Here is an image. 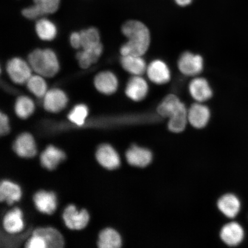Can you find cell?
Returning <instances> with one entry per match:
<instances>
[{"label":"cell","mask_w":248,"mask_h":248,"mask_svg":"<svg viewBox=\"0 0 248 248\" xmlns=\"http://www.w3.org/2000/svg\"><path fill=\"white\" fill-rule=\"evenodd\" d=\"M122 32L128 39L120 48L122 56L144 55L151 43L150 31L144 23L138 20H130L123 25Z\"/></svg>","instance_id":"1"},{"label":"cell","mask_w":248,"mask_h":248,"mask_svg":"<svg viewBox=\"0 0 248 248\" xmlns=\"http://www.w3.org/2000/svg\"><path fill=\"white\" fill-rule=\"evenodd\" d=\"M32 69L43 77H53L60 70V63L55 52L51 49H36L29 55Z\"/></svg>","instance_id":"2"},{"label":"cell","mask_w":248,"mask_h":248,"mask_svg":"<svg viewBox=\"0 0 248 248\" xmlns=\"http://www.w3.org/2000/svg\"><path fill=\"white\" fill-rule=\"evenodd\" d=\"M7 71L12 81L18 85L27 83L32 76V68L29 63L20 58H12L8 61Z\"/></svg>","instance_id":"3"},{"label":"cell","mask_w":248,"mask_h":248,"mask_svg":"<svg viewBox=\"0 0 248 248\" xmlns=\"http://www.w3.org/2000/svg\"><path fill=\"white\" fill-rule=\"evenodd\" d=\"M178 69L182 74L187 77H195L203 69V60L201 55L185 52L179 57Z\"/></svg>","instance_id":"4"},{"label":"cell","mask_w":248,"mask_h":248,"mask_svg":"<svg viewBox=\"0 0 248 248\" xmlns=\"http://www.w3.org/2000/svg\"><path fill=\"white\" fill-rule=\"evenodd\" d=\"M126 159L130 165L143 169L152 163L153 155L149 149L133 145L126 151Z\"/></svg>","instance_id":"5"},{"label":"cell","mask_w":248,"mask_h":248,"mask_svg":"<svg viewBox=\"0 0 248 248\" xmlns=\"http://www.w3.org/2000/svg\"><path fill=\"white\" fill-rule=\"evenodd\" d=\"M63 217L66 225L73 230H80L84 228L89 221L88 212L84 209L77 210L73 204L65 209Z\"/></svg>","instance_id":"6"},{"label":"cell","mask_w":248,"mask_h":248,"mask_svg":"<svg viewBox=\"0 0 248 248\" xmlns=\"http://www.w3.org/2000/svg\"><path fill=\"white\" fill-rule=\"evenodd\" d=\"M211 117L209 108L201 102L191 105L188 109L189 124L196 129H202L208 124Z\"/></svg>","instance_id":"7"},{"label":"cell","mask_w":248,"mask_h":248,"mask_svg":"<svg viewBox=\"0 0 248 248\" xmlns=\"http://www.w3.org/2000/svg\"><path fill=\"white\" fill-rule=\"evenodd\" d=\"M43 98V106L51 113L60 112L66 108L68 103L66 93L58 88L49 90Z\"/></svg>","instance_id":"8"},{"label":"cell","mask_w":248,"mask_h":248,"mask_svg":"<svg viewBox=\"0 0 248 248\" xmlns=\"http://www.w3.org/2000/svg\"><path fill=\"white\" fill-rule=\"evenodd\" d=\"M146 73L149 79L156 85L166 84L170 79L169 67L162 60L152 61L147 66Z\"/></svg>","instance_id":"9"},{"label":"cell","mask_w":248,"mask_h":248,"mask_svg":"<svg viewBox=\"0 0 248 248\" xmlns=\"http://www.w3.org/2000/svg\"><path fill=\"white\" fill-rule=\"evenodd\" d=\"M149 87L142 76H133L129 80L125 89V94L131 100L139 102L147 97Z\"/></svg>","instance_id":"10"},{"label":"cell","mask_w":248,"mask_h":248,"mask_svg":"<svg viewBox=\"0 0 248 248\" xmlns=\"http://www.w3.org/2000/svg\"><path fill=\"white\" fill-rule=\"evenodd\" d=\"M188 91L191 97L201 103L208 101L213 96L212 89L204 78L197 77L192 79L188 86Z\"/></svg>","instance_id":"11"},{"label":"cell","mask_w":248,"mask_h":248,"mask_svg":"<svg viewBox=\"0 0 248 248\" xmlns=\"http://www.w3.org/2000/svg\"><path fill=\"white\" fill-rule=\"evenodd\" d=\"M244 231L243 227L237 222H232L225 225L220 232V238L224 243L230 247H235L243 241Z\"/></svg>","instance_id":"12"},{"label":"cell","mask_w":248,"mask_h":248,"mask_svg":"<svg viewBox=\"0 0 248 248\" xmlns=\"http://www.w3.org/2000/svg\"><path fill=\"white\" fill-rule=\"evenodd\" d=\"M94 85L102 94L111 95L117 91L119 80L115 74L109 71H102L94 78Z\"/></svg>","instance_id":"13"},{"label":"cell","mask_w":248,"mask_h":248,"mask_svg":"<svg viewBox=\"0 0 248 248\" xmlns=\"http://www.w3.org/2000/svg\"><path fill=\"white\" fill-rule=\"evenodd\" d=\"M96 158L101 166L108 170H114L120 166V158L116 151L108 144H102L96 153Z\"/></svg>","instance_id":"14"},{"label":"cell","mask_w":248,"mask_h":248,"mask_svg":"<svg viewBox=\"0 0 248 248\" xmlns=\"http://www.w3.org/2000/svg\"><path fill=\"white\" fill-rule=\"evenodd\" d=\"M14 150L20 157L30 158L35 156L37 151L33 136L29 133L21 134L15 141Z\"/></svg>","instance_id":"15"},{"label":"cell","mask_w":248,"mask_h":248,"mask_svg":"<svg viewBox=\"0 0 248 248\" xmlns=\"http://www.w3.org/2000/svg\"><path fill=\"white\" fill-rule=\"evenodd\" d=\"M217 207L223 215L229 218H234L239 213L241 203L234 194H226L217 202Z\"/></svg>","instance_id":"16"},{"label":"cell","mask_w":248,"mask_h":248,"mask_svg":"<svg viewBox=\"0 0 248 248\" xmlns=\"http://www.w3.org/2000/svg\"><path fill=\"white\" fill-rule=\"evenodd\" d=\"M33 201L40 212L51 215L57 209V198L52 192L39 191L34 195Z\"/></svg>","instance_id":"17"},{"label":"cell","mask_w":248,"mask_h":248,"mask_svg":"<svg viewBox=\"0 0 248 248\" xmlns=\"http://www.w3.org/2000/svg\"><path fill=\"white\" fill-rule=\"evenodd\" d=\"M120 62L123 69L133 76H142L146 73L147 64L141 56H122Z\"/></svg>","instance_id":"18"},{"label":"cell","mask_w":248,"mask_h":248,"mask_svg":"<svg viewBox=\"0 0 248 248\" xmlns=\"http://www.w3.org/2000/svg\"><path fill=\"white\" fill-rule=\"evenodd\" d=\"M66 158L63 151L49 145L40 155V162L42 165L49 170H53L57 168L62 161Z\"/></svg>","instance_id":"19"},{"label":"cell","mask_w":248,"mask_h":248,"mask_svg":"<svg viewBox=\"0 0 248 248\" xmlns=\"http://www.w3.org/2000/svg\"><path fill=\"white\" fill-rule=\"evenodd\" d=\"M33 234L41 237L45 241L46 248H61L64 246L63 237L57 229L40 228L36 229Z\"/></svg>","instance_id":"20"},{"label":"cell","mask_w":248,"mask_h":248,"mask_svg":"<svg viewBox=\"0 0 248 248\" xmlns=\"http://www.w3.org/2000/svg\"><path fill=\"white\" fill-rule=\"evenodd\" d=\"M184 105L177 96L169 94L160 102L157 108V112L161 117L169 119Z\"/></svg>","instance_id":"21"},{"label":"cell","mask_w":248,"mask_h":248,"mask_svg":"<svg viewBox=\"0 0 248 248\" xmlns=\"http://www.w3.org/2000/svg\"><path fill=\"white\" fill-rule=\"evenodd\" d=\"M5 230L10 233H17L23 230V213L20 209L15 208L9 212L3 220Z\"/></svg>","instance_id":"22"},{"label":"cell","mask_w":248,"mask_h":248,"mask_svg":"<svg viewBox=\"0 0 248 248\" xmlns=\"http://www.w3.org/2000/svg\"><path fill=\"white\" fill-rule=\"evenodd\" d=\"M188 123V110L184 105L169 118L167 126L170 132L179 133L185 131Z\"/></svg>","instance_id":"23"},{"label":"cell","mask_w":248,"mask_h":248,"mask_svg":"<svg viewBox=\"0 0 248 248\" xmlns=\"http://www.w3.org/2000/svg\"><path fill=\"white\" fill-rule=\"evenodd\" d=\"M21 197L20 187L10 181H4L0 185V200L8 204H13L20 200Z\"/></svg>","instance_id":"24"},{"label":"cell","mask_w":248,"mask_h":248,"mask_svg":"<svg viewBox=\"0 0 248 248\" xmlns=\"http://www.w3.org/2000/svg\"><path fill=\"white\" fill-rule=\"evenodd\" d=\"M122 245V237L113 229H105L99 235L98 246L101 248H119Z\"/></svg>","instance_id":"25"},{"label":"cell","mask_w":248,"mask_h":248,"mask_svg":"<svg viewBox=\"0 0 248 248\" xmlns=\"http://www.w3.org/2000/svg\"><path fill=\"white\" fill-rule=\"evenodd\" d=\"M35 29L39 38L44 41H51L57 36V27L46 18H41L37 21Z\"/></svg>","instance_id":"26"},{"label":"cell","mask_w":248,"mask_h":248,"mask_svg":"<svg viewBox=\"0 0 248 248\" xmlns=\"http://www.w3.org/2000/svg\"><path fill=\"white\" fill-rule=\"evenodd\" d=\"M35 108V105L33 100L27 96H20L15 105V113L21 119H27L32 115Z\"/></svg>","instance_id":"27"},{"label":"cell","mask_w":248,"mask_h":248,"mask_svg":"<svg viewBox=\"0 0 248 248\" xmlns=\"http://www.w3.org/2000/svg\"><path fill=\"white\" fill-rule=\"evenodd\" d=\"M26 83L29 91L37 97L43 98L47 92L46 80L39 74L31 76Z\"/></svg>","instance_id":"28"},{"label":"cell","mask_w":248,"mask_h":248,"mask_svg":"<svg viewBox=\"0 0 248 248\" xmlns=\"http://www.w3.org/2000/svg\"><path fill=\"white\" fill-rule=\"evenodd\" d=\"M83 49H89L100 45V35L97 29L89 28L80 32Z\"/></svg>","instance_id":"29"},{"label":"cell","mask_w":248,"mask_h":248,"mask_svg":"<svg viewBox=\"0 0 248 248\" xmlns=\"http://www.w3.org/2000/svg\"><path fill=\"white\" fill-rule=\"evenodd\" d=\"M89 109L85 104H78L74 107L68 115L71 122L78 126H82L84 124L88 116Z\"/></svg>","instance_id":"30"},{"label":"cell","mask_w":248,"mask_h":248,"mask_svg":"<svg viewBox=\"0 0 248 248\" xmlns=\"http://www.w3.org/2000/svg\"><path fill=\"white\" fill-rule=\"evenodd\" d=\"M34 4L39 8L44 15L52 14L58 11L60 0H33Z\"/></svg>","instance_id":"31"},{"label":"cell","mask_w":248,"mask_h":248,"mask_svg":"<svg viewBox=\"0 0 248 248\" xmlns=\"http://www.w3.org/2000/svg\"><path fill=\"white\" fill-rule=\"evenodd\" d=\"M77 58L80 67L83 69H88L93 63H94V60L91 53L85 49L78 52Z\"/></svg>","instance_id":"32"},{"label":"cell","mask_w":248,"mask_h":248,"mask_svg":"<svg viewBox=\"0 0 248 248\" xmlns=\"http://www.w3.org/2000/svg\"><path fill=\"white\" fill-rule=\"evenodd\" d=\"M22 14L25 17L30 20L36 19L45 16L38 6L34 4L29 7L24 8L22 11Z\"/></svg>","instance_id":"33"},{"label":"cell","mask_w":248,"mask_h":248,"mask_svg":"<svg viewBox=\"0 0 248 248\" xmlns=\"http://www.w3.org/2000/svg\"><path fill=\"white\" fill-rule=\"evenodd\" d=\"M27 248H46L45 241L39 235L33 234L26 245Z\"/></svg>","instance_id":"34"},{"label":"cell","mask_w":248,"mask_h":248,"mask_svg":"<svg viewBox=\"0 0 248 248\" xmlns=\"http://www.w3.org/2000/svg\"><path fill=\"white\" fill-rule=\"evenodd\" d=\"M10 131L9 126V119L5 114L1 113L0 114V134L1 136H5L8 134Z\"/></svg>","instance_id":"35"},{"label":"cell","mask_w":248,"mask_h":248,"mask_svg":"<svg viewBox=\"0 0 248 248\" xmlns=\"http://www.w3.org/2000/svg\"><path fill=\"white\" fill-rule=\"evenodd\" d=\"M70 43L73 47L76 49L82 47L81 37L80 32H74L70 36Z\"/></svg>","instance_id":"36"},{"label":"cell","mask_w":248,"mask_h":248,"mask_svg":"<svg viewBox=\"0 0 248 248\" xmlns=\"http://www.w3.org/2000/svg\"><path fill=\"white\" fill-rule=\"evenodd\" d=\"M175 1L178 5L181 6V7H186V6L190 5L193 0H175Z\"/></svg>","instance_id":"37"}]
</instances>
